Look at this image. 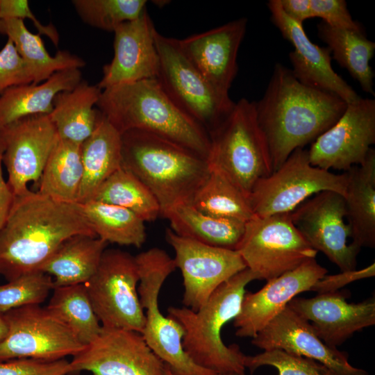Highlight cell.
<instances>
[{
  "instance_id": "28",
  "label": "cell",
  "mask_w": 375,
  "mask_h": 375,
  "mask_svg": "<svg viewBox=\"0 0 375 375\" xmlns=\"http://www.w3.org/2000/svg\"><path fill=\"white\" fill-rule=\"evenodd\" d=\"M107 245L98 237L74 235L60 244L40 271L53 277L54 288L85 284L95 273Z\"/></svg>"
},
{
  "instance_id": "2",
  "label": "cell",
  "mask_w": 375,
  "mask_h": 375,
  "mask_svg": "<svg viewBox=\"0 0 375 375\" xmlns=\"http://www.w3.org/2000/svg\"><path fill=\"white\" fill-rule=\"evenodd\" d=\"M76 235L97 237L79 203L30 190L13 197L0 231V275L9 281L40 271L64 241Z\"/></svg>"
},
{
  "instance_id": "30",
  "label": "cell",
  "mask_w": 375,
  "mask_h": 375,
  "mask_svg": "<svg viewBox=\"0 0 375 375\" xmlns=\"http://www.w3.org/2000/svg\"><path fill=\"white\" fill-rule=\"evenodd\" d=\"M0 33L12 41L28 67L34 84L46 81L58 72L81 69L86 65L81 58L67 51H58L54 56L50 55L40 35L31 33L22 19H1Z\"/></svg>"
},
{
  "instance_id": "3",
  "label": "cell",
  "mask_w": 375,
  "mask_h": 375,
  "mask_svg": "<svg viewBox=\"0 0 375 375\" xmlns=\"http://www.w3.org/2000/svg\"><path fill=\"white\" fill-rule=\"evenodd\" d=\"M97 107L121 134L146 131L208 158V133L176 106L156 78L103 89Z\"/></svg>"
},
{
  "instance_id": "29",
  "label": "cell",
  "mask_w": 375,
  "mask_h": 375,
  "mask_svg": "<svg viewBox=\"0 0 375 375\" xmlns=\"http://www.w3.org/2000/svg\"><path fill=\"white\" fill-rule=\"evenodd\" d=\"M177 235L203 244L236 250L244 231L245 223L206 215L191 203L174 206L162 215Z\"/></svg>"
},
{
  "instance_id": "8",
  "label": "cell",
  "mask_w": 375,
  "mask_h": 375,
  "mask_svg": "<svg viewBox=\"0 0 375 375\" xmlns=\"http://www.w3.org/2000/svg\"><path fill=\"white\" fill-rule=\"evenodd\" d=\"M159 65L156 78L164 91L188 116L210 134L232 110L228 94L216 90L193 66L178 39L155 32Z\"/></svg>"
},
{
  "instance_id": "19",
  "label": "cell",
  "mask_w": 375,
  "mask_h": 375,
  "mask_svg": "<svg viewBox=\"0 0 375 375\" xmlns=\"http://www.w3.org/2000/svg\"><path fill=\"white\" fill-rule=\"evenodd\" d=\"M267 6L272 22L294 47L289 58L295 78L307 86L333 93L347 103L358 100L360 96L333 70L330 49L312 42L302 24L284 13L280 0H270Z\"/></svg>"
},
{
  "instance_id": "23",
  "label": "cell",
  "mask_w": 375,
  "mask_h": 375,
  "mask_svg": "<svg viewBox=\"0 0 375 375\" xmlns=\"http://www.w3.org/2000/svg\"><path fill=\"white\" fill-rule=\"evenodd\" d=\"M247 24L246 18H240L209 31L178 39L187 58L220 92L228 94L238 74V53Z\"/></svg>"
},
{
  "instance_id": "25",
  "label": "cell",
  "mask_w": 375,
  "mask_h": 375,
  "mask_svg": "<svg viewBox=\"0 0 375 375\" xmlns=\"http://www.w3.org/2000/svg\"><path fill=\"white\" fill-rule=\"evenodd\" d=\"M81 69L58 72L46 81L10 88L0 94V131L26 117L49 115L55 97L82 81Z\"/></svg>"
},
{
  "instance_id": "45",
  "label": "cell",
  "mask_w": 375,
  "mask_h": 375,
  "mask_svg": "<svg viewBox=\"0 0 375 375\" xmlns=\"http://www.w3.org/2000/svg\"><path fill=\"white\" fill-rule=\"evenodd\" d=\"M3 151L4 141L0 132V231L5 224L13 200V194L3 176L2 157Z\"/></svg>"
},
{
  "instance_id": "21",
  "label": "cell",
  "mask_w": 375,
  "mask_h": 375,
  "mask_svg": "<svg viewBox=\"0 0 375 375\" xmlns=\"http://www.w3.org/2000/svg\"><path fill=\"white\" fill-rule=\"evenodd\" d=\"M156 29L145 9L136 19L119 25L114 33V55L103 66L97 86L114 85L156 78L159 60L155 43Z\"/></svg>"
},
{
  "instance_id": "17",
  "label": "cell",
  "mask_w": 375,
  "mask_h": 375,
  "mask_svg": "<svg viewBox=\"0 0 375 375\" xmlns=\"http://www.w3.org/2000/svg\"><path fill=\"white\" fill-rule=\"evenodd\" d=\"M2 163L13 197L26 193L29 182L39 183L58 135L49 115L20 119L2 128Z\"/></svg>"
},
{
  "instance_id": "6",
  "label": "cell",
  "mask_w": 375,
  "mask_h": 375,
  "mask_svg": "<svg viewBox=\"0 0 375 375\" xmlns=\"http://www.w3.org/2000/svg\"><path fill=\"white\" fill-rule=\"evenodd\" d=\"M208 161L224 172L249 197L256 181L273 172L254 101L242 98L210 134Z\"/></svg>"
},
{
  "instance_id": "12",
  "label": "cell",
  "mask_w": 375,
  "mask_h": 375,
  "mask_svg": "<svg viewBox=\"0 0 375 375\" xmlns=\"http://www.w3.org/2000/svg\"><path fill=\"white\" fill-rule=\"evenodd\" d=\"M3 314L8 331L0 344V360H58L76 355L85 347L65 324L40 305Z\"/></svg>"
},
{
  "instance_id": "24",
  "label": "cell",
  "mask_w": 375,
  "mask_h": 375,
  "mask_svg": "<svg viewBox=\"0 0 375 375\" xmlns=\"http://www.w3.org/2000/svg\"><path fill=\"white\" fill-rule=\"evenodd\" d=\"M344 197L346 218L352 244L375 247V150L368 152L365 162L347 172Z\"/></svg>"
},
{
  "instance_id": "31",
  "label": "cell",
  "mask_w": 375,
  "mask_h": 375,
  "mask_svg": "<svg viewBox=\"0 0 375 375\" xmlns=\"http://www.w3.org/2000/svg\"><path fill=\"white\" fill-rule=\"evenodd\" d=\"M317 28L319 38L333 53L332 58L349 72L365 92L374 96V73L369 61L374 53L375 43L368 40L363 31L337 28L323 22Z\"/></svg>"
},
{
  "instance_id": "46",
  "label": "cell",
  "mask_w": 375,
  "mask_h": 375,
  "mask_svg": "<svg viewBox=\"0 0 375 375\" xmlns=\"http://www.w3.org/2000/svg\"><path fill=\"white\" fill-rule=\"evenodd\" d=\"M280 3L284 13L299 24L312 18L310 0H280Z\"/></svg>"
},
{
  "instance_id": "1",
  "label": "cell",
  "mask_w": 375,
  "mask_h": 375,
  "mask_svg": "<svg viewBox=\"0 0 375 375\" xmlns=\"http://www.w3.org/2000/svg\"><path fill=\"white\" fill-rule=\"evenodd\" d=\"M347 105L333 93L301 83L291 69L276 63L262 97L255 102L273 172L295 149L312 143L331 127Z\"/></svg>"
},
{
  "instance_id": "11",
  "label": "cell",
  "mask_w": 375,
  "mask_h": 375,
  "mask_svg": "<svg viewBox=\"0 0 375 375\" xmlns=\"http://www.w3.org/2000/svg\"><path fill=\"white\" fill-rule=\"evenodd\" d=\"M258 279L270 280L315 259L317 251L294 226L291 212L254 216L236 249Z\"/></svg>"
},
{
  "instance_id": "42",
  "label": "cell",
  "mask_w": 375,
  "mask_h": 375,
  "mask_svg": "<svg viewBox=\"0 0 375 375\" xmlns=\"http://www.w3.org/2000/svg\"><path fill=\"white\" fill-rule=\"evenodd\" d=\"M310 9L312 17H320L331 27L363 31L351 17L344 0H310Z\"/></svg>"
},
{
  "instance_id": "40",
  "label": "cell",
  "mask_w": 375,
  "mask_h": 375,
  "mask_svg": "<svg viewBox=\"0 0 375 375\" xmlns=\"http://www.w3.org/2000/svg\"><path fill=\"white\" fill-rule=\"evenodd\" d=\"M31 72L12 41L0 50V94L14 86L33 83Z\"/></svg>"
},
{
  "instance_id": "26",
  "label": "cell",
  "mask_w": 375,
  "mask_h": 375,
  "mask_svg": "<svg viewBox=\"0 0 375 375\" xmlns=\"http://www.w3.org/2000/svg\"><path fill=\"white\" fill-rule=\"evenodd\" d=\"M81 159L80 204L92 199L103 182L122 165V134L101 112L93 133L81 144Z\"/></svg>"
},
{
  "instance_id": "4",
  "label": "cell",
  "mask_w": 375,
  "mask_h": 375,
  "mask_svg": "<svg viewBox=\"0 0 375 375\" xmlns=\"http://www.w3.org/2000/svg\"><path fill=\"white\" fill-rule=\"evenodd\" d=\"M122 165L151 192L160 215L175 206L191 203L208 178V160L156 135L130 130L122 133Z\"/></svg>"
},
{
  "instance_id": "20",
  "label": "cell",
  "mask_w": 375,
  "mask_h": 375,
  "mask_svg": "<svg viewBox=\"0 0 375 375\" xmlns=\"http://www.w3.org/2000/svg\"><path fill=\"white\" fill-rule=\"evenodd\" d=\"M327 274V269L310 259L267 283L256 292H245L238 315L233 319L235 335L253 338L289 302L312 287Z\"/></svg>"
},
{
  "instance_id": "16",
  "label": "cell",
  "mask_w": 375,
  "mask_h": 375,
  "mask_svg": "<svg viewBox=\"0 0 375 375\" xmlns=\"http://www.w3.org/2000/svg\"><path fill=\"white\" fill-rule=\"evenodd\" d=\"M344 217V197L328 190L315 194L291 212L294 226L307 242L342 272L356 269L360 250L347 244L349 229Z\"/></svg>"
},
{
  "instance_id": "9",
  "label": "cell",
  "mask_w": 375,
  "mask_h": 375,
  "mask_svg": "<svg viewBox=\"0 0 375 375\" xmlns=\"http://www.w3.org/2000/svg\"><path fill=\"white\" fill-rule=\"evenodd\" d=\"M347 174H336L311 165L308 151L295 149L271 174L254 184L249 201L258 217L289 213L310 196L328 190L344 197Z\"/></svg>"
},
{
  "instance_id": "10",
  "label": "cell",
  "mask_w": 375,
  "mask_h": 375,
  "mask_svg": "<svg viewBox=\"0 0 375 375\" xmlns=\"http://www.w3.org/2000/svg\"><path fill=\"white\" fill-rule=\"evenodd\" d=\"M139 281L135 256L119 249H106L95 273L85 283L102 327L142 333L145 315L138 292Z\"/></svg>"
},
{
  "instance_id": "49",
  "label": "cell",
  "mask_w": 375,
  "mask_h": 375,
  "mask_svg": "<svg viewBox=\"0 0 375 375\" xmlns=\"http://www.w3.org/2000/svg\"><path fill=\"white\" fill-rule=\"evenodd\" d=\"M0 20H1V18H0Z\"/></svg>"
},
{
  "instance_id": "36",
  "label": "cell",
  "mask_w": 375,
  "mask_h": 375,
  "mask_svg": "<svg viewBox=\"0 0 375 375\" xmlns=\"http://www.w3.org/2000/svg\"><path fill=\"white\" fill-rule=\"evenodd\" d=\"M91 200L126 208L144 222L154 221L160 215L156 197L123 165L103 182Z\"/></svg>"
},
{
  "instance_id": "43",
  "label": "cell",
  "mask_w": 375,
  "mask_h": 375,
  "mask_svg": "<svg viewBox=\"0 0 375 375\" xmlns=\"http://www.w3.org/2000/svg\"><path fill=\"white\" fill-rule=\"evenodd\" d=\"M0 18L19 19L24 21L26 18L32 21L38 33L49 38L51 42L57 47L60 37L56 28L52 24H42L34 16L27 0H0Z\"/></svg>"
},
{
  "instance_id": "48",
  "label": "cell",
  "mask_w": 375,
  "mask_h": 375,
  "mask_svg": "<svg viewBox=\"0 0 375 375\" xmlns=\"http://www.w3.org/2000/svg\"><path fill=\"white\" fill-rule=\"evenodd\" d=\"M166 375H173L167 366H166ZM219 375H236V374H219Z\"/></svg>"
},
{
  "instance_id": "5",
  "label": "cell",
  "mask_w": 375,
  "mask_h": 375,
  "mask_svg": "<svg viewBox=\"0 0 375 375\" xmlns=\"http://www.w3.org/2000/svg\"><path fill=\"white\" fill-rule=\"evenodd\" d=\"M256 279L247 267L220 285L197 311L186 307L168 308V317L184 330L183 349L195 364L219 375H246L245 355L235 344L226 346L221 333L223 326L238 315L247 285Z\"/></svg>"
},
{
  "instance_id": "47",
  "label": "cell",
  "mask_w": 375,
  "mask_h": 375,
  "mask_svg": "<svg viewBox=\"0 0 375 375\" xmlns=\"http://www.w3.org/2000/svg\"><path fill=\"white\" fill-rule=\"evenodd\" d=\"M8 331V327L4 314L0 312V344L6 338Z\"/></svg>"
},
{
  "instance_id": "13",
  "label": "cell",
  "mask_w": 375,
  "mask_h": 375,
  "mask_svg": "<svg viewBox=\"0 0 375 375\" xmlns=\"http://www.w3.org/2000/svg\"><path fill=\"white\" fill-rule=\"evenodd\" d=\"M165 238L175 252L174 260L183 276V304L193 311H197L220 285L247 268L237 250L207 245L180 236L170 228Z\"/></svg>"
},
{
  "instance_id": "35",
  "label": "cell",
  "mask_w": 375,
  "mask_h": 375,
  "mask_svg": "<svg viewBox=\"0 0 375 375\" xmlns=\"http://www.w3.org/2000/svg\"><path fill=\"white\" fill-rule=\"evenodd\" d=\"M46 307L84 346L99 334L101 325L94 311L85 284L56 287Z\"/></svg>"
},
{
  "instance_id": "15",
  "label": "cell",
  "mask_w": 375,
  "mask_h": 375,
  "mask_svg": "<svg viewBox=\"0 0 375 375\" xmlns=\"http://www.w3.org/2000/svg\"><path fill=\"white\" fill-rule=\"evenodd\" d=\"M375 143V100L359 97L347 103L338 120L321 134L308 151L312 165L347 172L362 165Z\"/></svg>"
},
{
  "instance_id": "38",
  "label": "cell",
  "mask_w": 375,
  "mask_h": 375,
  "mask_svg": "<svg viewBox=\"0 0 375 375\" xmlns=\"http://www.w3.org/2000/svg\"><path fill=\"white\" fill-rule=\"evenodd\" d=\"M53 278L38 271L22 275L0 285V312L44 302L53 290Z\"/></svg>"
},
{
  "instance_id": "27",
  "label": "cell",
  "mask_w": 375,
  "mask_h": 375,
  "mask_svg": "<svg viewBox=\"0 0 375 375\" xmlns=\"http://www.w3.org/2000/svg\"><path fill=\"white\" fill-rule=\"evenodd\" d=\"M101 90L82 80L75 88L58 93L49 115L58 138L81 144L93 133L100 112L96 109Z\"/></svg>"
},
{
  "instance_id": "18",
  "label": "cell",
  "mask_w": 375,
  "mask_h": 375,
  "mask_svg": "<svg viewBox=\"0 0 375 375\" xmlns=\"http://www.w3.org/2000/svg\"><path fill=\"white\" fill-rule=\"evenodd\" d=\"M251 344L264 351L280 349L315 360L333 375H370L352 366L346 352L326 344L311 324L288 306L252 338Z\"/></svg>"
},
{
  "instance_id": "41",
  "label": "cell",
  "mask_w": 375,
  "mask_h": 375,
  "mask_svg": "<svg viewBox=\"0 0 375 375\" xmlns=\"http://www.w3.org/2000/svg\"><path fill=\"white\" fill-rule=\"evenodd\" d=\"M76 374L65 358L48 361L30 358L0 360V375H73Z\"/></svg>"
},
{
  "instance_id": "37",
  "label": "cell",
  "mask_w": 375,
  "mask_h": 375,
  "mask_svg": "<svg viewBox=\"0 0 375 375\" xmlns=\"http://www.w3.org/2000/svg\"><path fill=\"white\" fill-rule=\"evenodd\" d=\"M81 20L90 26L113 32L120 24L138 18L146 9L145 0H73Z\"/></svg>"
},
{
  "instance_id": "39",
  "label": "cell",
  "mask_w": 375,
  "mask_h": 375,
  "mask_svg": "<svg viewBox=\"0 0 375 375\" xmlns=\"http://www.w3.org/2000/svg\"><path fill=\"white\" fill-rule=\"evenodd\" d=\"M245 368L251 372L262 366L275 367L277 375H333L320 362L280 349L264 351L254 356H244Z\"/></svg>"
},
{
  "instance_id": "22",
  "label": "cell",
  "mask_w": 375,
  "mask_h": 375,
  "mask_svg": "<svg viewBox=\"0 0 375 375\" xmlns=\"http://www.w3.org/2000/svg\"><path fill=\"white\" fill-rule=\"evenodd\" d=\"M343 292L318 294L312 298H293L288 306L308 322L328 346L337 348L354 333L375 324V299L348 303Z\"/></svg>"
},
{
  "instance_id": "14",
  "label": "cell",
  "mask_w": 375,
  "mask_h": 375,
  "mask_svg": "<svg viewBox=\"0 0 375 375\" xmlns=\"http://www.w3.org/2000/svg\"><path fill=\"white\" fill-rule=\"evenodd\" d=\"M70 364L92 375H166V365L137 331L102 327Z\"/></svg>"
},
{
  "instance_id": "44",
  "label": "cell",
  "mask_w": 375,
  "mask_h": 375,
  "mask_svg": "<svg viewBox=\"0 0 375 375\" xmlns=\"http://www.w3.org/2000/svg\"><path fill=\"white\" fill-rule=\"evenodd\" d=\"M375 275V263L360 269L342 272L334 275H325L312 287L311 290L316 291L318 294L338 291L346 285L366 278H370Z\"/></svg>"
},
{
  "instance_id": "32",
  "label": "cell",
  "mask_w": 375,
  "mask_h": 375,
  "mask_svg": "<svg viewBox=\"0 0 375 375\" xmlns=\"http://www.w3.org/2000/svg\"><path fill=\"white\" fill-rule=\"evenodd\" d=\"M83 175L81 144L58 138L43 169L38 192L58 201L78 203Z\"/></svg>"
},
{
  "instance_id": "7",
  "label": "cell",
  "mask_w": 375,
  "mask_h": 375,
  "mask_svg": "<svg viewBox=\"0 0 375 375\" xmlns=\"http://www.w3.org/2000/svg\"><path fill=\"white\" fill-rule=\"evenodd\" d=\"M140 281L138 292L145 324L142 335L149 348L173 375H219L195 364L182 346L184 330L174 319L164 316L158 308L161 287L176 268L174 258L160 248L153 247L135 256Z\"/></svg>"
},
{
  "instance_id": "33",
  "label": "cell",
  "mask_w": 375,
  "mask_h": 375,
  "mask_svg": "<svg viewBox=\"0 0 375 375\" xmlns=\"http://www.w3.org/2000/svg\"><path fill=\"white\" fill-rule=\"evenodd\" d=\"M210 165V164H209ZM209 175L196 192L191 204L211 216L246 223L255 215L249 197L221 169L210 165Z\"/></svg>"
},
{
  "instance_id": "34",
  "label": "cell",
  "mask_w": 375,
  "mask_h": 375,
  "mask_svg": "<svg viewBox=\"0 0 375 375\" xmlns=\"http://www.w3.org/2000/svg\"><path fill=\"white\" fill-rule=\"evenodd\" d=\"M80 205L97 237L108 244L140 247L144 243V222L129 210L96 200Z\"/></svg>"
}]
</instances>
